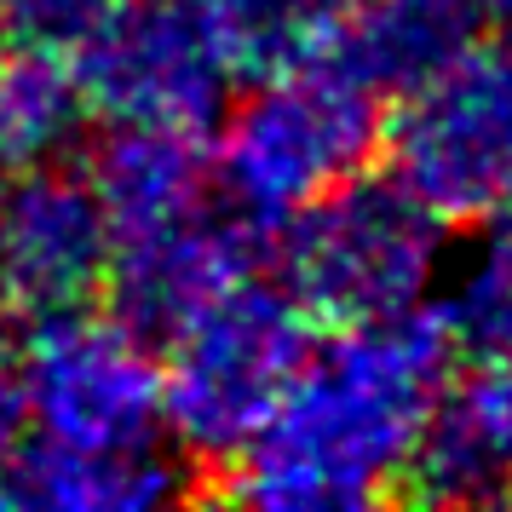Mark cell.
<instances>
[{
	"instance_id": "6da1fadb",
	"label": "cell",
	"mask_w": 512,
	"mask_h": 512,
	"mask_svg": "<svg viewBox=\"0 0 512 512\" xmlns=\"http://www.w3.org/2000/svg\"><path fill=\"white\" fill-rule=\"evenodd\" d=\"M334 328L340 334L323 346L311 340L277 409L225 466L236 501L271 512H351L397 495L455 346L426 305Z\"/></svg>"
},
{
	"instance_id": "7a4b0ae2",
	"label": "cell",
	"mask_w": 512,
	"mask_h": 512,
	"mask_svg": "<svg viewBox=\"0 0 512 512\" xmlns=\"http://www.w3.org/2000/svg\"><path fill=\"white\" fill-rule=\"evenodd\" d=\"M386 98L334 70L328 58L259 75L254 93L225 110L219 150L208 156L219 202L254 231H277L340 179L374 167L386 150Z\"/></svg>"
},
{
	"instance_id": "3957f363",
	"label": "cell",
	"mask_w": 512,
	"mask_h": 512,
	"mask_svg": "<svg viewBox=\"0 0 512 512\" xmlns=\"http://www.w3.org/2000/svg\"><path fill=\"white\" fill-rule=\"evenodd\" d=\"M162 426L202 466H231L311 351V311L254 271L213 294L162 346Z\"/></svg>"
},
{
	"instance_id": "277c9868",
	"label": "cell",
	"mask_w": 512,
	"mask_h": 512,
	"mask_svg": "<svg viewBox=\"0 0 512 512\" xmlns=\"http://www.w3.org/2000/svg\"><path fill=\"white\" fill-rule=\"evenodd\" d=\"M282 288L328 323L420 305L443 259V219L397 173H351L271 231Z\"/></svg>"
},
{
	"instance_id": "5b68a950",
	"label": "cell",
	"mask_w": 512,
	"mask_h": 512,
	"mask_svg": "<svg viewBox=\"0 0 512 512\" xmlns=\"http://www.w3.org/2000/svg\"><path fill=\"white\" fill-rule=\"evenodd\" d=\"M24 438L87 455H133L167 438L162 426V357L116 311L70 305L29 317L12 351Z\"/></svg>"
},
{
	"instance_id": "8992f818",
	"label": "cell",
	"mask_w": 512,
	"mask_h": 512,
	"mask_svg": "<svg viewBox=\"0 0 512 512\" xmlns=\"http://www.w3.org/2000/svg\"><path fill=\"white\" fill-rule=\"evenodd\" d=\"M392 173L443 225H484L512 213V41H478L432 81L403 93L386 121Z\"/></svg>"
},
{
	"instance_id": "52a82bcc",
	"label": "cell",
	"mask_w": 512,
	"mask_h": 512,
	"mask_svg": "<svg viewBox=\"0 0 512 512\" xmlns=\"http://www.w3.org/2000/svg\"><path fill=\"white\" fill-rule=\"evenodd\" d=\"M93 116L110 127L202 133L225 116L236 70L196 0H110L75 47Z\"/></svg>"
},
{
	"instance_id": "ba28073f",
	"label": "cell",
	"mask_w": 512,
	"mask_h": 512,
	"mask_svg": "<svg viewBox=\"0 0 512 512\" xmlns=\"http://www.w3.org/2000/svg\"><path fill=\"white\" fill-rule=\"evenodd\" d=\"M110 277V225L87 173L24 167L0 190V300L24 317L87 305Z\"/></svg>"
},
{
	"instance_id": "9c48e42d",
	"label": "cell",
	"mask_w": 512,
	"mask_h": 512,
	"mask_svg": "<svg viewBox=\"0 0 512 512\" xmlns=\"http://www.w3.org/2000/svg\"><path fill=\"white\" fill-rule=\"evenodd\" d=\"M265 254H271V236L236 219L225 202H213L167 231L110 242V277H104L110 311L150 346H162L185 317H196L213 294L242 282Z\"/></svg>"
},
{
	"instance_id": "30bf717a",
	"label": "cell",
	"mask_w": 512,
	"mask_h": 512,
	"mask_svg": "<svg viewBox=\"0 0 512 512\" xmlns=\"http://www.w3.org/2000/svg\"><path fill=\"white\" fill-rule=\"evenodd\" d=\"M397 495L420 507L512 501V357H472L461 374H443Z\"/></svg>"
},
{
	"instance_id": "8fae6325",
	"label": "cell",
	"mask_w": 512,
	"mask_h": 512,
	"mask_svg": "<svg viewBox=\"0 0 512 512\" xmlns=\"http://www.w3.org/2000/svg\"><path fill=\"white\" fill-rule=\"evenodd\" d=\"M478 35L484 24L472 0H351L317 58L363 81L374 98H403L455 64Z\"/></svg>"
},
{
	"instance_id": "7c38bea8",
	"label": "cell",
	"mask_w": 512,
	"mask_h": 512,
	"mask_svg": "<svg viewBox=\"0 0 512 512\" xmlns=\"http://www.w3.org/2000/svg\"><path fill=\"white\" fill-rule=\"evenodd\" d=\"M110 242L167 231L179 219H196L219 202L202 133H167V127H110L104 150L87 167Z\"/></svg>"
},
{
	"instance_id": "4fadbf2b",
	"label": "cell",
	"mask_w": 512,
	"mask_h": 512,
	"mask_svg": "<svg viewBox=\"0 0 512 512\" xmlns=\"http://www.w3.org/2000/svg\"><path fill=\"white\" fill-rule=\"evenodd\" d=\"M179 489H185V466L162 443L133 455H87V449H52L24 438L0 501L47 512H139L173 501Z\"/></svg>"
},
{
	"instance_id": "5bb4252c",
	"label": "cell",
	"mask_w": 512,
	"mask_h": 512,
	"mask_svg": "<svg viewBox=\"0 0 512 512\" xmlns=\"http://www.w3.org/2000/svg\"><path fill=\"white\" fill-rule=\"evenodd\" d=\"M93 116L75 52L58 47H0V162L47 167L58 162Z\"/></svg>"
},
{
	"instance_id": "9a60e30c",
	"label": "cell",
	"mask_w": 512,
	"mask_h": 512,
	"mask_svg": "<svg viewBox=\"0 0 512 512\" xmlns=\"http://www.w3.org/2000/svg\"><path fill=\"white\" fill-rule=\"evenodd\" d=\"M432 311L455 357H512V213L484 219L478 248L455 265Z\"/></svg>"
},
{
	"instance_id": "2e32d148",
	"label": "cell",
	"mask_w": 512,
	"mask_h": 512,
	"mask_svg": "<svg viewBox=\"0 0 512 512\" xmlns=\"http://www.w3.org/2000/svg\"><path fill=\"white\" fill-rule=\"evenodd\" d=\"M110 0H0V47H58L75 52Z\"/></svg>"
},
{
	"instance_id": "e0dca14e",
	"label": "cell",
	"mask_w": 512,
	"mask_h": 512,
	"mask_svg": "<svg viewBox=\"0 0 512 512\" xmlns=\"http://www.w3.org/2000/svg\"><path fill=\"white\" fill-rule=\"evenodd\" d=\"M24 449V403H18V374H12V351L0 346V495H6V472Z\"/></svg>"
},
{
	"instance_id": "ac0fdd59",
	"label": "cell",
	"mask_w": 512,
	"mask_h": 512,
	"mask_svg": "<svg viewBox=\"0 0 512 512\" xmlns=\"http://www.w3.org/2000/svg\"><path fill=\"white\" fill-rule=\"evenodd\" d=\"M472 6H478V24L512 41V0H472Z\"/></svg>"
}]
</instances>
